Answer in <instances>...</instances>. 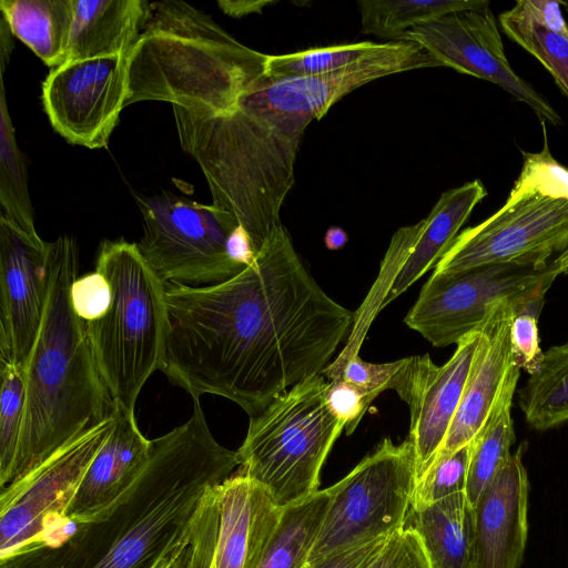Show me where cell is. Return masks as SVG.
Segmentation results:
<instances>
[{"label": "cell", "instance_id": "obj_37", "mask_svg": "<svg viewBox=\"0 0 568 568\" xmlns=\"http://www.w3.org/2000/svg\"><path fill=\"white\" fill-rule=\"evenodd\" d=\"M546 293H539L515 305L510 324V348L515 366L534 373L541 362L544 352L540 347L538 321Z\"/></svg>", "mask_w": 568, "mask_h": 568}, {"label": "cell", "instance_id": "obj_6", "mask_svg": "<svg viewBox=\"0 0 568 568\" xmlns=\"http://www.w3.org/2000/svg\"><path fill=\"white\" fill-rule=\"evenodd\" d=\"M95 271L109 283L105 312L84 323L100 376L113 400L134 412L138 396L162 371L169 331L165 284L123 239L101 242Z\"/></svg>", "mask_w": 568, "mask_h": 568}, {"label": "cell", "instance_id": "obj_42", "mask_svg": "<svg viewBox=\"0 0 568 568\" xmlns=\"http://www.w3.org/2000/svg\"><path fill=\"white\" fill-rule=\"evenodd\" d=\"M274 1L265 0H220L217 6L227 16L242 18L252 13H261L267 6L274 4Z\"/></svg>", "mask_w": 568, "mask_h": 568}, {"label": "cell", "instance_id": "obj_31", "mask_svg": "<svg viewBox=\"0 0 568 568\" xmlns=\"http://www.w3.org/2000/svg\"><path fill=\"white\" fill-rule=\"evenodd\" d=\"M382 45L383 43L363 41L281 55L268 54L266 77L287 79L329 74L356 63L381 49Z\"/></svg>", "mask_w": 568, "mask_h": 568}, {"label": "cell", "instance_id": "obj_30", "mask_svg": "<svg viewBox=\"0 0 568 568\" xmlns=\"http://www.w3.org/2000/svg\"><path fill=\"white\" fill-rule=\"evenodd\" d=\"M0 203L2 213L29 233H37L28 189L26 160L18 146L7 105L3 74L0 89Z\"/></svg>", "mask_w": 568, "mask_h": 568}, {"label": "cell", "instance_id": "obj_16", "mask_svg": "<svg viewBox=\"0 0 568 568\" xmlns=\"http://www.w3.org/2000/svg\"><path fill=\"white\" fill-rule=\"evenodd\" d=\"M48 247L0 216V362L24 367L38 337L48 295Z\"/></svg>", "mask_w": 568, "mask_h": 568}, {"label": "cell", "instance_id": "obj_33", "mask_svg": "<svg viewBox=\"0 0 568 568\" xmlns=\"http://www.w3.org/2000/svg\"><path fill=\"white\" fill-rule=\"evenodd\" d=\"M544 145L540 152H521L523 168L509 192V196L540 194L568 200V168L561 165L550 153L546 121H540Z\"/></svg>", "mask_w": 568, "mask_h": 568}, {"label": "cell", "instance_id": "obj_2", "mask_svg": "<svg viewBox=\"0 0 568 568\" xmlns=\"http://www.w3.org/2000/svg\"><path fill=\"white\" fill-rule=\"evenodd\" d=\"M440 67L415 41L382 48L339 71L287 79L264 77L227 113L172 105L182 149L200 165L213 205L233 215L257 254L281 225L308 124L355 89L379 78Z\"/></svg>", "mask_w": 568, "mask_h": 568}, {"label": "cell", "instance_id": "obj_4", "mask_svg": "<svg viewBox=\"0 0 568 568\" xmlns=\"http://www.w3.org/2000/svg\"><path fill=\"white\" fill-rule=\"evenodd\" d=\"M47 273L43 320L24 366V415L11 481L113 409L85 324L71 300L72 284L79 277V248L71 236L49 242Z\"/></svg>", "mask_w": 568, "mask_h": 568}, {"label": "cell", "instance_id": "obj_36", "mask_svg": "<svg viewBox=\"0 0 568 568\" xmlns=\"http://www.w3.org/2000/svg\"><path fill=\"white\" fill-rule=\"evenodd\" d=\"M471 443L452 455L436 460L416 485L410 507L419 508L457 493H465Z\"/></svg>", "mask_w": 568, "mask_h": 568}, {"label": "cell", "instance_id": "obj_29", "mask_svg": "<svg viewBox=\"0 0 568 568\" xmlns=\"http://www.w3.org/2000/svg\"><path fill=\"white\" fill-rule=\"evenodd\" d=\"M505 34L535 57L568 98V24L548 28L534 13L529 0H518L498 17Z\"/></svg>", "mask_w": 568, "mask_h": 568}, {"label": "cell", "instance_id": "obj_44", "mask_svg": "<svg viewBox=\"0 0 568 568\" xmlns=\"http://www.w3.org/2000/svg\"><path fill=\"white\" fill-rule=\"evenodd\" d=\"M559 264L561 274H568V248L556 257Z\"/></svg>", "mask_w": 568, "mask_h": 568}, {"label": "cell", "instance_id": "obj_23", "mask_svg": "<svg viewBox=\"0 0 568 568\" xmlns=\"http://www.w3.org/2000/svg\"><path fill=\"white\" fill-rule=\"evenodd\" d=\"M420 538L430 568H469L474 539V507L466 493L428 506L410 507L404 524Z\"/></svg>", "mask_w": 568, "mask_h": 568}, {"label": "cell", "instance_id": "obj_22", "mask_svg": "<svg viewBox=\"0 0 568 568\" xmlns=\"http://www.w3.org/2000/svg\"><path fill=\"white\" fill-rule=\"evenodd\" d=\"M68 60L130 53L146 21L145 0H72Z\"/></svg>", "mask_w": 568, "mask_h": 568}, {"label": "cell", "instance_id": "obj_7", "mask_svg": "<svg viewBox=\"0 0 568 568\" xmlns=\"http://www.w3.org/2000/svg\"><path fill=\"white\" fill-rule=\"evenodd\" d=\"M327 385L317 374L276 396L250 417L236 450V471L262 485L282 507L320 490L324 462L345 429L327 404Z\"/></svg>", "mask_w": 568, "mask_h": 568}, {"label": "cell", "instance_id": "obj_10", "mask_svg": "<svg viewBox=\"0 0 568 568\" xmlns=\"http://www.w3.org/2000/svg\"><path fill=\"white\" fill-rule=\"evenodd\" d=\"M560 274L556 258L547 264H494L445 274L433 272L404 322L436 347L457 344L478 331L497 304L547 293Z\"/></svg>", "mask_w": 568, "mask_h": 568}, {"label": "cell", "instance_id": "obj_19", "mask_svg": "<svg viewBox=\"0 0 568 568\" xmlns=\"http://www.w3.org/2000/svg\"><path fill=\"white\" fill-rule=\"evenodd\" d=\"M519 303L500 302L478 328L479 343L474 361L436 460L470 444L491 415L514 366L509 333L515 305Z\"/></svg>", "mask_w": 568, "mask_h": 568}, {"label": "cell", "instance_id": "obj_26", "mask_svg": "<svg viewBox=\"0 0 568 568\" xmlns=\"http://www.w3.org/2000/svg\"><path fill=\"white\" fill-rule=\"evenodd\" d=\"M526 423L547 430L568 420V341L544 352L537 369L518 390Z\"/></svg>", "mask_w": 568, "mask_h": 568}, {"label": "cell", "instance_id": "obj_1", "mask_svg": "<svg viewBox=\"0 0 568 568\" xmlns=\"http://www.w3.org/2000/svg\"><path fill=\"white\" fill-rule=\"evenodd\" d=\"M169 331L162 372L192 398L212 394L258 415L321 374L354 323L278 225L254 261L209 286L165 284Z\"/></svg>", "mask_w": 568, "mask_h": 568}, {"label": "cell", "instance_id": "obj_5", "mask_svg": "<svg viewBox=\"0 0 568 568\" xmlns=\"http://www.w3.org/2000/svg\"><path fill=\"white\" fill-rule=\"evenodd\" d=\"M267 57L187 2H150L143 30L129 53L125 106L165 101L186 109L231 112L266 75Z\"/></svg>", "mask_w": 568, "mask_h": 568}, {"label": "cell", "instance_id": "obj_39", "mask_svg": "<svg viewBox=\"0 0 568 568\" xmlns=\"http://www.w3.org/2000/svg\"><path fill=\"white\" fill-rule=\"evenodd\" d=\"M111 292L105 277L97 272L78 277L71 287V300L79 317L91 322L100 317L110 304Z\"/></svg>", "mask_w": 568, "mask_h": 568}, {"label": "cell", "instance_id": "obj_15", "mask_svg": "<svg viewBox=\"0 0 568 568\" xmlns=\"http://www.w3.org/2000/svg\"><path fill=\"white\" fill-rule=\"evenodd\" d=\"M479 343V331L463 337L453 356L437 366L428 354L402 358L392 389L409 407L416 485L434 465L457 410Z\"/></svg>", "mask_w": 568, "mask_h": 568}, {"label": "cell", "instance_id": "obj_9", "mask_svg": "<svg viewBox=\"0 0 568 568\" xmlns=\"http://www.w3.org/2000/svg\"><path fill=\"white\" fill-rule=\"evenodd\" d=\"M136 201L143 229L138 246L164 284L209 286L247 267L232 253L240 224L230 213L171 192Z\"/></svg>", "mask_w": 568, "mask_h": 568}, {"label": "cell", "instance_id": "obj_20", "mask_svg": "<svg viewBox=\"0 0 568 568\" xmlns=\"http://www.w3.org/2000/svg\"><path fill=\"white\" fill-rule=\"evenodd\" d=\"M216 490L220 520L215 568H256L285 507L262 485L239 471Z\"/></svg>", "mask_w": 568, "mask_h": 568}, {"label": "cell", "instance_id": "obj_45", "mask_svg": "<svg viewBox=\"0 0 568 568\" xmlns=\"http://www.w3.org/2000/svg\"><path fill=\"white\" fill-rule=\"evenodd\" d=\"M179 555H176L174 557H171V558H168V559L159 562L154 568H172V565L174 564V561H175V559L178 558Z\"/></svg>", "mask_w": 568, "mask_h": 568}, {"label": "cell", "instance_id": "obj_17", "mask_svg": "<svg viewBox=\"0 0 568 568\" xmlns=\"http://www.w3.org/2000/svg\"><path fill=\"white\" fill-rule=\"evenodd\" d=\"M526 443L511 453L474 506L469 568H520L528 537Z\"/></svg>", "mask_w": 568, "mask_h": 568}, {"label": "cell", "instance_id": "obj_25", "mask_svg": "<svg viewBox=\"0 0 568 568\" xmlns=\"http://www.w3.org/2000/svg\"><path fill=\"white\" fill-rule=\"evenodd\" d=\"M519 375L514 365L491 415L471 442L465 493L473 507L511 455L516 435L510 412Z\"/></svg>", "mask_w": 568, "mask_h": 568}, {"label": "cell", "instance_id": "obj_34", "mask_svg": "<svg viewBox=\"0 0 568 568\" xmlns=\"http://www.w3.org/2000/svg\"><path fill=\"white\" fill-rule=\"evenodd\" d=\"M217 486L212 487L203 497L192 524L189 542L172 568H215L220 520Z\"/></svg>", "mask_w": 568, "mask_h": 568}, {"label": "cell", "instance_id": "obj_14", "mask_svg": "<svg viewBox=\"0 0 568 568\" xmlns=\"http://www.w3.org/2000/svg\"><path fill=\"white\" fill-rule=\"evenodd\" d=\"M404 41L420 44L442 67L497 84L527 104L540 121L562 123L549 101L511 69L489 6L452 12L419 24L407 31Z\"/></svg>", "mask_w": 568, "mask_h": 568}, {"label": "cell", "instance_id": "obj_21", "mask_svg": "<svg viewBox=\"0 0 568 568\" xmlns=\"http://www.w3.org/2000/svg\"><path fill=\"white\" fill-rule=\"evenodd\" d=\"M113 427L88 467L65 511L85 521L120 498L139 478L152 452V439L139 429L134 412L113 403Z\"/></svg>", "mask_w": 568, "mask_h": 568}, {"label": "cell", "instance_id": "obj_11", "mask_svg": "<svg viewBox=\"0 0 568 568\" xmlns=\"http://www.w3.org/2000/svg\"><path fill=\"white\" fill-rule=\"evenodd\" d=\"M567 248L568 200L508 195L496 213L456 236L434 273L494 264H547Z\"/></svg>", "mask_w": 568, "mask_h": 568}, {"label": "cell", "instance_id": "obj_41", "mask_svg": "<svg viewBox=\"0 0 568 568\" xmlns=\"http://www.w3.org/2000/svg\"><path fill=\"white\" fill-rule=\"evenodd\" d=\"M387 538L377 539L331 556L310 568H366L382 549Z\"/></svg>", "mask_w": 568, "mask_h": 568}, {"label": "cell", "instance_id": "obj_27", "mask_svg": "<svg viewBox=\"0 0 568 568\" xmlns=\"http://www.w3.org/2000/svg\"><path fill=\"white\" fill-rule=\"evenodd\" d=\"M329 503L328 487L284 508L256 568H305Z\"/></svg>", "mask_w": 568, "mask_h": 568}, {"label": "cell", "instance_id": "obj_40", "mask_svg": "<svg viewBox=\"0 0 568 568\" xmlns=\"http://www.w3.org/2000/svg\"><path fill=\"white\" fill-rule=\"evenodd\" d=\"M326 400L336 417L345 424L347 435L356 429L369 407L362 393L343 379L328 382Z\"/></svg>", "mask_w": 568, "mask_h": 568}, {"label": "cell", "instance_id": "obj_32", "mask_svg": "<svg viewBox=\"0 0 568 568\" xmlns=\"http://www.w3.org/2000/svg\"><path fill=\"white\" fill-rule=\"evenodd\" d=\"M26 405L24 367L1 363L0 485L12 480Z\"/></svg>", "mask_w": 568, "mask_h": 568}, {"label": "cell", "instance_id": "obj_12", "mask_svg": "<svg viewBox=\"0 0 568 568\" xmlns=\"http://www.w3.org/2000/svg\"><path fill=\"white\" fill-rule=\"evenodd\" d=\"M113 423L111 413L1 488L0 559L36 544L48 528L65 518L77 488Z\"/></svg>", "mask_w": 568, "mask_h": 568}, {"label": "cell", "instance_id": "obj_24", "mask_svg": "<svg viewBox=\"0 0 568 568\" xmlns=\"http://www.w3.org/2000/svg\"><path fill=\"white\" fill-rule=\"evenodd\" d=\"M2 19L48 67L68 60L73 20L72 0H1Z\"/></svg>", "mask_w": 568, "mask_h": 568}, {"label": "cell", "instance_id": "obj_3", "mask_svg": "<svg viewBox=\"0 0 568 568\" xmlns=\"http://www.w3.org/2000/svg\"><path fill=\"white\" fill-rule=\"evenodd\" d=\"M190 418L152 439L150 459L114 503L54 546L34 545L0 559V568H154L179 555L205 494L229 478L236 450L211 433L200 398Z\"/></svg>", "mask_w": 568, "mask_h": 568}, {"label": "cell", "instance_id": "obj_38", "mask_svg": "<svg viewBox=\"0 0 568 568\" xmlns=\"http://www.w3.org/2000/svg\"><path fill=\"white\" fill-rule=\"evenodd\" d=\"M366 568H430L419 536L403 527L390 535Z\"/></svg>", "mask_w": 568, "mask_h": 568}, {"label": "cell", "instance_id": "obj_43", "mask_svg": "<svg viewBox=\"0 0 568 568\" xmlns=\"http://www.w3.org/2000/svg\"><path fill=\"white\" fill-rule=\"evenodd\" d=\"M346 232L338 226H331L325 234L324 242L328 250H339L347 243Z\"/></svg>", "mask_w": 568, "mask_h": 568}, {"label": "cell", "instance_id": "obj_8", "mask_svg": "<svg viewBox=\"0 0 568 568\" xmlns=\"http://www.w3.org/2000/svg\"><path fill=\"white\" fill-rule=\"evenodd\" d=\"M416 487L410 440L384 438L344 478L328 487L329 503L305 568L402 529Z\"/></svg>", "mask_w": 568, "mask_h": 568}, {"label": "cell", "instance_id": "obj_28", "mask_svg": "<svg viewBox=\"0 0 568 568\" xmlns=\"http://www.w3.org/2000/svg\"><path fill=\"white\" fill-rule=\"evenodd\" d=\"M487 0H359L362 33L378 39L404 41L407 31L445 14L480 9Z\"/></svg>", "mask_w": 568, "mask_h": 568}, {"label": "cell", "instance_id": "obj_13", "mask_svg": "<svg viewBox=\"0 0 568 568\" xmlns=\"http://www.w3.org/2000/svg\"><path fill=\"white\" fill-rule=\"evenodd\" d=\"M129 94V53L69 60L42 83L52 128L69 143L108 145Z\"/></svg>", "mask_w": 568, "mask_h": 568}, {"label": "cell", "instance_id": "obj_35", "mask_svg": "<svg viewBox=\"0 0 568 568\" xmlns=\"http://www.w3.org/2000/svg\"><path fill=\"white\" fill-rule=\"evenodd\" d=\"M402 359L386 364H372L361 359L358 353L343 351L321 374L331 381L343 379L349 383L371 405L381 393L392 389Z\"/></svg>", "mask_w": 568, "mask_h": 568}, {"label": "cell", "instance_id": "obj_18", "mask_svg": "<svg viewBox=\"0 0 568 568\" xmlns=\"http://www.w3.org/2000/svg\"><path fill=\"white\" fill-rule=\"evenodd\" d=\"M486 195L487 190L479 179L449 189L425 219L400 227L393 235L384 263L395 270V276L379 303V310L436 266Z\"/></svg>", "mask_w": 568, "mask_h": 568}]
</instances>
